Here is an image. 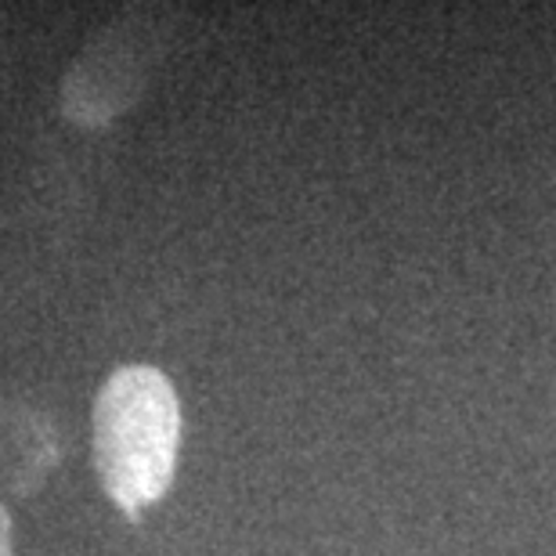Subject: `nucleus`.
<instances>
[{
	"label": "nucleus",
	"mask_w": 556,
	"mask_h": 556,
	"mask_svg": "<svg viewBox=\"0 0 556 556\" xmlns=\"http://www.w3.org/2000/svg\"><path fill=\"white\" fill-rule=\"evenodd\" d=\"M91 444L109 503L141 520L177 470L181 402L174 383L152 365H119L94 397Z\"/></svg>",
	"instance_id": "1"
},
{
	"label": "nucleus",
	"mask_w": 556,
	"mask_h": 556,
	"mask_svg": "<svg viewBox=\"0 0 556 556\" xmlns=\"http://www.w3.org/2000/svg\"><path fill=\"white\" fill-rule=\"evenodd\" d=\"M155 59H160V40H155L152 22H109L62 76V116L87 130L109 127L141 98Z\"/></svg>",
	"instance_id": "2"
},
{
	"label": "nucleus",
	"mask_w": 556,
	"mask_h": 556,
	"mask_svg": "<svg viewBox=\"0 0 556 556\" xmlns=\"http://www.w3.org/2000/svg\"><path fill=\"white\" fill-rule=\"evenodd\" d=\"M0 556H11V517L4 506H0Z\"/></svg>",
	"instance_id": "3"
}]
</instances>
